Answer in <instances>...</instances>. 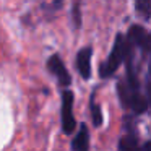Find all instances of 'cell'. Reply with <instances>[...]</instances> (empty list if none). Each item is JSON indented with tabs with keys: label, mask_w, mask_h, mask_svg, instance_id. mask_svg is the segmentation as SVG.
I'll return each instance as SVG.
<instances>
[{
	"label": "cell",
	"mask_w": 151,
	"mask_h": 151,
	"mask_svg": "<svg viewBox=\"0 0 151 151\" xmlns=\"http://www.w3.org/2000/svg\"><path fill=\"white\" fill-rule=\"evenodd\" d=\"M130 50H132V46H130V42H128L127 36L119 33L117 36H115L114 46H112V50H111V54H109V57L101 63V67H99V76H101V78H111V76L119 70V67L122 65V62H124L125 59H128Z\"/></svg>",
	"instance_id": "obj_1"
},
{
	"label": "cell",
	"mask_w": 151,
	"mask_h": 151,
	"mask_svg": "<svg viewBox=\"0 0 151 151\" xmlns=\"http://www.w3.org/2000/svg\"><path fill=\"white\" fill-rule=\"evenodd\" d=\"M73 104L75 96L70 89L62 91V104H60V122H62V132L65 135H72L76 128V119L73 114Z\"/></svg>",
	"instance_id": "obj_2"
},
{
	"label": "cell",
	"mask_w": 151,
	"mask_h": 151,
	"mask_svg": "<svg viewBox=\"0 0 151 151\" xmlns=\"http://www.w3.org/2000/svg\"><path fill=\"white\" fill-rule=\"evenodd\" d=\"M47 70L52 73V76L59 81L60 86L68 88V86L72 85V75H70V72L67 70L65 63H63L62 57H60L59 54H52V55L49 57V60H47Z\"/></svg>",
	"instance_id": "obj_3"
},
{
	"label": "cell",
	"mask_w": 151,
	"mask_h": 151,
	"mask_svg": "<svg viewBox=\"0 0 151 151\" xmlns=\"http://www.w3.org/2000/svg\"><path fill=\"white\" fill-rule=\"evenodd\" d=\"M91 59H93V47H83L76 54V70L83 80L91 78Z\"/></svg>",
	"instance_id": "obj_4"
},
{
	"label": "cell",
	"mask_w": 151,
	"mask_h": 151,
	"mask_svg": "<svg viewBox=\"0 0 151 151\" xmlns=\"http://www.w3.org/2000/svg\"><path fill=\"white\" fill-rule=\"evenodd\" d=\"M127 39L130 42V46L143 47V49H150L151 47V34L145 28L138 26V24H133L130 28V31L127 34Z\"/></svg>",
	"instance_id": "obj_5"
},
{
	"label": "cell",
	"mask_w": 151,
	"mask_h": 151,
	"mask_svg": "<svg viewBox=\"0 0 151 151\" xmlns=\"http://www.w3.org/2000/svg\"><path fill=\"white\" fill-rule=\"evenodd\" d=\"M73 151H89V128L86 124H81L78 128V133L72 140Z\"/></svg>",
	"instance_id": "obj_6"
},
{
	"label": "cell",
	"mask_w": 151,
	"mask_h": 151,
	"mask_svg": "<svg viewBox=\"0 0 151 151\" xmlns=\"http://www.w3.org/2000/svg\"><path fill=\"white\" fill-rule=\"evenodd\" d=\"M70 20H72L73 29L78 31L81 28L83 17H81V0H75L72 5V13H70Z\"/></svg>",
	"instance_id": "obj_7"
},
{
	"label": "cell",
	"mask_w": 151,
	"mask_h": 151,
	"mask_svg": "<svg viewBox=\"0 0 151 151\" xmlns=\"http://www.w3.org/2000/svg\"><path fill=\"white\" fill-rule=\"evenodd\" d=\"M89 107H91L93 125H94V127H101V125H102V120H104V117H102V112H101V107H99V104L94 101V94L91 96V102H89Z\"/></svg>",
	"instance_id": "obj_8"
},
{
	"label": "cell",
	"mask_w": 151,
	"mask_h": 151,
	"mask_svg": "<svg viewBox=\"0 0 151 151\" xmlns=\"http://www.w3.org/2000/svg\"><path fill=\"white\" fill-rule=\"evenodd\" d=\"M135 7L143 18H146V20L151 18V0H137Z\"/></svg>",
	"instance_id": "obj_9"
},
{
	"label": "cell",
	"mask_w": 151,
	"mask_h": 151,
	"mask_svg": "<svg viewBox=\"0 0 151 151\" xmlns=\"http://www.w3.org/2000/svg\"><path fill=\"white\" fill-rule=\"evenodd\" d=\"M62 4H63V0H52V8L54 10H59L62 7Z\"/></svg>",
	"instance_id": "obj_10"
},
{
	"label": "cell",
	"mask_w": 151,
	"mask_h": 151,
	"mask_svg": "<svg viewBox=\"0 0 151 151\" xmlns=\"http://www.w3.org/2000/svg\"><path fill=\"white\" fill-rule=\"evenodd\" d=\"M150 96H151V81H150Z\"/></svg>",
	"instance_id": "obj_11"
}]
</instances>
